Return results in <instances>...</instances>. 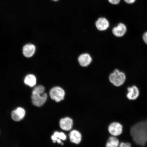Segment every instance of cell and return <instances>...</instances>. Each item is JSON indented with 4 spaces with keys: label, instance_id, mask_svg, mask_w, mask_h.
<instances>
[{
    "label": "cell",
    "instance_id": "11",
    "mask_svg": "<svg viewBox=\"0 0 147 147\" xmlns=\"http://www.w3.org/2000/svg\"><path fill=\"white\" fill-rule=\"evenodd\" d=\"M73 125V119L69 117H65L60 119L59 122L60 127L65 131H69L72 128Z\"/></svg>",
    "mask_w": 147,
    "mask_h": 147
},
{
    "label": "cell",
    "instance_id": "9",
    "mask_svg": "<svg viewBox=\"0 0 147 147\" xmlns=\"http://www.w3.org/2000/svg\"><path fill=\"white\" fill-rule=\"evenodd\" d=\"M95 25L97 30L100 32H103L107 30L109 28L110 23L106 18L100 17L96 20Z\"/></svg>",
    "mask_w": 147,
    "mask_h": 147
},
{
    "label": "cell",
    "instance_id": "17",
    "mask_svg": "<svg viewBox=\"0 0 147 147\" xmlns=\"http://www.w3.org/2000/svg\"><path fill=\"white\" fill-rule=\"evenodd\" d=\"M118 147H132V144L128 141H121Z\"/></svg>",
    "mask_w": 147,
    "mask_h": 147
},
{
    "label": "cell",
    "instance_id": "18",
    "mask_svg": "<svg viewBox=\"0 0 147 147\" xmlns=\"http://www.w3.org/2000/svg\"><path fill=\"white\" fill-rule=\"evenodd\" d=\"M108 1L112 5H117L120 3L121 0H108Z\"/></svg>",
    "mask_w": 147,
    "mask_h": 147
},
{
    "label": "cell",
    "instance_id": "12",
    "mask_svg": "<svg viewBox=\"0 0 147 147\" xmlns=\"http://www.w3.org/2000/svg\"><path fill=\"white\" fill-rule=\"evenodd\" d=\"M36 47L33 44H28L25 45L23 47V53L26 58H30L35 53Z\"/></svg>",
    "mask_w": 147,
    "mask_h": 147
},
{
    "label": "cell",
    "instance_id": "10",
    "mask_svg": "<svg viewBox=\"0 0 147 147\" xmlns=\"http://www.w3.org/2000/svg\"><path fill=\"white\" fill-rule=\"evenodd\" d=\"M78 61L80 66L87 67L91 64L92 58L91 55L87 53L81 54L78 58Z\"/></svg>",
    "mask_w": 147,
    "mask_h": 147
},
{
    "label": "cell",
    "instance_id": "2",
    "mask_svg": "<svg viewBox=\"0 0 147 147\" xmlns=\"http://www.w3.org/2000/svg\"><path fill=\"white\" fill-rule=\"evenodd\" d=\"M45 88L43 86H36L33 89L31 99L32 103L36 107H41L47 102V94L45 92Z\"/></svg>",
    "mask_w": 147,
    "mask_h": 147
},
{
    "label": "cell",
    "instance_id": "1",
    "mask_svg": "<svg viewBox=\"0 0 147 147\" xmlns=\"http://www.w3.org/2000/svg\"><path fill=\"white\" fill-rule=\"evenodd\" d=\"M131 144L143 147L147 143V119L138 121L130 128Z\"/></svg>",
    "mask_w": 147,
    "mask_h": 147
},
{
    "label": "cell",
    "instance_id": "16",
    "mask_svg": "<svg viewBox=\"0 0 147 147\" xmlns=\"http://www.w3.org/2000/svg\"><path fill=\"white\" fill-rule=\"evenodd\" d=\"M24 83L29 87H33L36 84V78L35 75L29 74L27 75L24 80Z\"/></svg>",
    "mask_w": 147,
    "mask_h": 147
},
{
    "label": "cell",
    "instance_id": "6",
    "mask_svg": "<svg viewBox=\"0 0 147 147\" xmlns=\"http://www.w3.org/2000/svg\"><path fill=\"white\" fill-rule=\"evenodd\" d=\"M140 95V91L136 85L128 86L126 89V97L128 100L135 101L139 98Z\"/></svg>",
    "mask_w": 147,
    "mask_h": 147
},
{
    "label": "cell",
    "instance_id": "3",
    "mask_svg": "<svg viewBox=\"0 0 147 147\" xmlns=\"http://www.w3.org/2000/svg\"><path fill=\"white\" fill-rule=\"evenodd\" d=\"M110 83L116 87H120L124 85L126 80V76L124 72L118 69H115L109 76Z\"/></svg>",
    "mask_w": 147,
    "mask_h": 147
},
{
    "label": "cell",
    "instance_id": "5",
    "mask_svg": "<svg viewBox=\"0 0 147 147\" xmlns=\"http://www.w3.org/2000/svg\"><path fill=\"white\" fill-rule=\"evenodd\" d=\"M65 94L64 90L59 86L52 88L49 91V96L51 98L57 102L64 100Z\"/></svg>",
    "mask_w": 147,
    "mask_h": 147
},
{
    "label": "cell",
    "instance_id": "7",
    "mask_svg": "<svg viewBox=\"0 0 147 147\" xmlns=\"http://www.w3.org/2000/svg\"><path fill=\"white\" fill-rule=\"evenodd\" d=\"M127 29L126 26L122 23H119L112 29V32L116 37L122 38L126 34Z\"/></svg>",
    "mask_w": 147,
    "mask_h": 147
},
{
    "label": "cell",
    "instance_id": "20",
    "mask_svg": "<svg viewBox=\"0 0 147 147\" xmlns=\"http://www.w3.org/2000/svg\"><path fill=\"white\" fill-rule=\"evenodd\" d=\"M124 1L128 4H133L135 2L136 0H124Z\"/></svg>",
    "mask_w": 147,
    "mask_h": 147
},
{
    "label": "cell",
    "instance_id": "8",
    "mask_svg": "<svg viewBox=\"0 0 147 147\" xmlns=\"http://www.w3.org/2000/svg\"><path fill=\"white\" fill-rule=\"evenodd\" d=\"M25 115V109L21 107H18L11 112V117L16 122H20L24 118Z\"/></svg>",
    "mask_w": 147,
    "mask_h": 147
},
{
    "label": "cell",
    "instance_id": "15",
    "mask_svg": "<svg viewBox=\"0 0 147 147\" xmlns=\"http://www.w3.org/2000/svg\"><path fill=\"white\" fill-rule=\"evenodd\" d=\"M120 142L118 137L111 136L106 141L105 147H118Z\"/></svg>",
    "mask_w": 147,
    "mask_h": 147
},
{
    "label": "cell",
    "instance_id": "4",
    "mask_svg": "<svg viewBox=\"0 0 147 147\" xmlns=\"http://www.w3.org/2000/svg\"><path fill=\"white\" fill-rule=\"evenodd\" d=\"M108 131L110 135L118 137L123 133L124 127L121 123L113 121L108 126Z\"/></svg>",
    "mask_w": 147,
    "mask_h": 147
},
{
    "label": "cell",
    "instance_id": "14",
    "mask_svg": "<svg viewBox=\"0 0 147 147\" xmlns=\"http://www.w3.org/2000/svg\"><path fill=\"white\" fill-rule=\"evenodd\" d=\"M69 138L71 142L78 144L82 141V134L78 130H73L69 134Z\"/></svg>",
    "mask_w": 147,
    "mask_h": 147
},
{
    "label": "cell",
    "instance_id": "19",
    "mask_svg": "<svg viewBox=\"0 0 147 147\" xmlns=\"http://www.w3.org/2000/svg\"><path fill=\"white\" fill-rule=\"evenodd\" d=\"M142 38L143 42L147 45V31L143 34Z\"/></svg>",
    "mask_w": 147,
    "mask_h": 147
},
{
    "label": "cell",
    "instance_id": "13",
    "mask_svg": "<svg viewBox=\"0 0 147 147\" xmlns=\"http://www.w3.org/2000/svg\"><path fill=\"white\" fill-rule=\"evenodd\" d=\"M67 138V136L63 132L55 131L51 136V139L53 143L63 145L62 141L65 140Z\"/></svg>",
    "mask_w": 147,
    "mask_h": 147
},
{
    "label": "cell",
    "instance_id": "21",
    "mask_svg": "<svg viewBox=\"0 0 147 147\" xmlns=\"http://www.w3.org/2000/svg\"><path fill=\"white\" fill-rule=\"evenodd\" d=\"M51 1H59V0H51Z\"/></svg>",
    "mask_w": 147,
    "mask_h": 147
}]
</instances>
